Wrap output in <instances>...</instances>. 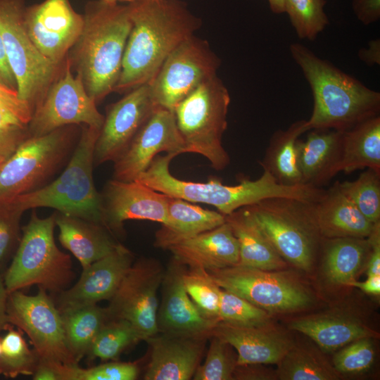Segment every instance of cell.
Returning <instances> with one entry per match:
<instances>
[{
  "mask_svg": "<svg viewBox=\"0 0 380 380\" xmlns=\"http://www.w3.org/2000/svg\"><path fill=\"white\" fill-rule=\"evenodd\" d=\"M99 131L82 125L73 153L60 175L35 191L11 199L23 211L51 208L103 225L101 196L93 178L94 153Z\"/></svg>",
  "mask_w": 380,
  "mask_h": 380,
  "instance_id": "277c9868",
  "label": "cell"
},
{
  "mask_svg": "<svg viewBox=\"0 0 380 380\" xmlns=\"http://www.w3.org/2000/svg\"><path fill=\"white\" fill-rule=\"evenodd\" d=\"M173 258L188 267L206 270L234 266L239 262V243L230 226H220L169 245Z\"/></svg>",
  "mask_w": 380,
  "mask_h": 380,
  "instance_id": "603a6c76",
  "label": "cell"
},
{
  "mask_svg": "<svg viewBox=\"0 0 380 380\" xmlns=\"http://www.w3.org/2000/svg\"><path fill=\"white\" fill-rule=\"evenodd\" d=\"M109 4H117L118 2H127L128 4L134 2L136 0H101Z\"/></svg>",
  "mask_w": 380,
  "mask_h": 380,
  "instance_id": "11a10c76",
  "label": "cell"
},
{
  "mask_svg": "<svg viewBox=\"0 0 380 380\" xmlns=\"http://www.w3.org/2000/svg\"><path fill=\"white\" fill-rule=\"evenodd\" d=\"M364 168L380 174L379 115L343 132L336 174L340 172L350 173Z\"/></svg>",
  "mask_w": 380,
  "mask_h": 380,
  "instance_id": "f546056e",
  "label": "cell"
},
{
  "mask_svg": "<svg viewBox=\"0 0 380 380\" xmlns=\"http://www.w3.org/2000/svg\"><path fill=\"white\" fill-rule=\"evenodd\" d=\"M164 273L156 260L133 262L105 308L108 319L128 322L141 340L158 334V291Z\"/></svg>",
  "mask_w": 380,
  "mask_h": 380,
  "instance_id": "7c38bea8",
  "label": "cell"
},
{
  "mask_svg": "<svg viewBox=\"0 0 380 380\" xmlns=\"http://www.w3.org/2000/svg\"><path fill=\"white\" fill-rule=\"evenodd\" d=\"M360 61L368 66L380 64V40L372 39L369 42L367 48H362L358 51Z\"/></svg>",
  "mask_w": 380,
  "mask_h": 380,
  "instance_id": "681fc988",
  "label": "cell"
},
{
  "mask_svg": "<svg viewBox=\"0 0 380 380\" xmlns=\"http://www.w3.org/2000/svg\"><path fill=\"white\" fill-rule=\"evenodd\" d=\"M83 17L82 30L68 56L97 103L113 91L120 76L132 27L129 6L90 1Z\"/></svg>",
  "mask_w": 380,
  "mask_h": 380,
  "instance_id": "7a4b0ae2",
  "label": "cell"
},
{
  "mask_svg": "<svg viewBox=\"0 0 380 380\" xmlns=\"http://www.w3.org/2000/svg\"><path fill=\"white\" fill-rule=\"evenodd\" d=\"M277 365L276 376L281 380H336L341 376L319 350L294 343Z\"/></svg>",
  "mask_w": 380,
  "mask_h": 380,
  "instance_id": "d6a6232c",
  "label": "cell"
},
{
  "mask_svg": "<svg viewBox=\"0 0 380 380\" xmlns=\"http://www.w3.org/2000/svg\"><path fill=\"white\" fill-rule=\"evenodd\" d=\"M218 316L220 321L238 326H257L271 322L270 312L222 289Z\"/></svg>",
  "mask_w": 380,
  "mask_h": 380,
  "instance_id": "b9f144b4",
  "label": "cell"
},
{
  "mask_svg": "<svg viewBox=\"0 0 380 380\" xmlns=\"http://www.w3.org/2000/svg\"><path fill=\"white\" fill-rule=\"evenodd\" d=\"M65 59L62 74L54 79L33 111L30 137L46 134L68 125L102 127L104 116L87 94L80 77L73 75L68 56Z\"/></svg>",
  "mask_w": 380,
  "mask_h": 380,
  "instance_id": "5bb4252c",
  "label": "cell"
},
{
  "mask_svg": "<svg viewBox=\"0 0 380 380\" xmlns=\"http://www.w3.org/2000/svg\"><path fill=\"white\" fill-rule=\"evenodd\" d=\"M271 11L274 14H281L284 13L285 0H267Z\"/></svg>",
  "mask_w": 380,
  "mask_h": 380,
  "instance_id": "db71d44e",
  "label": "cell"
},
{
  "mask_svg": "<svg viewBox=\"0 0 380 380\" xmlns=\"http://www.w3.org/2000/svg\"><path fill=\"white\" fill-rule=\"evenodd\" d=\"M1 340H2V337L0 336V355L1 353Z\"/></svg>",
  "mask_w": 380,
  "mask_h": 380,
  "instance_id": "9f6ffc18",
  "label": "cell"
},
{
  "mask_svg": "<svg viewBox=\"0 0 380 380\" xmlns=\"http://www.w3.org/2000/svg\"><path fill=\"white\" fill-rule=\"evenodd\" d=\"M353 11L365 25H369L380 18V0H352Z\"/></svg>",
  "mask_w": 380,
  "mask_h": 380,
  "instance_id": "bcb514c9",
  "label": "cell"
},
{
  "mask_svg": "<svg viewBox=\"0 0 380 380\" xmlns=\"http://www.w3.org/2000/svg\"><path fill=\"white\" fill-rule=\"evenodd\" d=\"M314 203L271 198L245 207L287 263L310 271L324 239L316 224Z\"/></svg>",
  "mask_w": 380,
  "mask_h": 380,
  "instance_id": "52a82bcc",
  "label": "cell"
},
{
  "mask_svg": "<svg viewBox=\"0 0 380 380\" xmlns=\"http://www.w3.org/2000/svg\"><path fill=\"white\" fill-rule=\"evenodd\" d=\"M225 222V215L220 212L169 196L166 221L156 233L155 246L165 249L175 242L215 229Z\"/></svg>",
  "mask_w": 380,
  "mask_h": 380,
  "instance_id": "83f0119b",
  "label": "cell"
},
{
  "mask_svg": "<svg viewBox=\"0 0 380 380\" xmlns=\"http://www.w3.org/2000/svg\"><path fill=\"white\" fill-rule=\"evenodd\" d=\"M9 323L25 332L39 359L63 364H77L67 343L61 314L39 287L28 296L20 291L8 293Z\"/></svg>",
  "mask_w": 380,
  "mask_h": 380,
  "instance_id": "8fae6325",
  "label": "cell"
},
{
  "mask_svg": "<svg viewBox=\"0 0 380 380\" xmlns=\"http://www.w3.org/2000/svg\"><path fill=\"white\" fill-rule=\"evenodd\" d=\"M291 329L310 337L322 351H335L360 338L377 336V333L356 317L336 312H322L297 317Z\"/></svg>",
  "mask_w": 380,
  "mask_h": 380,
  "instance_id": "484cf974",
  "label": "cell"
},
{
  "mask_svg": "<svg viewBox=\"0 0 380 380\" xmlns=\"http://www.w3.org/2000/svg\"><path fill=\"white\" fill-rule=\"evenodd\" d=\"M184 289L201 314L205 318L220 322V287L206 270L186 266L182 274Z\"/></svg>",
  "mask_w": 380,
  "mask_h": 380,
  "instance_id": "74e56055",
  "label": "cell"
},
{
  "mask_svg": "<svg viewBox=\"0 0 380 380\" xmlns=\"http://www.w3.org/2000/svg\"><path fill=\"white\" fill-rule=\"evenodd\" d=\"M326 0H285L284 13L301 39L314 40L329 25Z\"/></svg>",
  "mask_w": 380,
  "mask_h": 380,
  "instance_id": "ab89813d",
  "label": "cell"
},
{
  "mask_svg": "<svg viewBox=\"0 0 380 380\" xmlns=\"http://www.w3.org/2000/svg\"><path fill=\"white\" fill-rule=\"evenodd\" d=\"M61 314L68 346L78 362L88 353L98 332L108 320L106 310L93 305Z\"/></svg>",
  "mask_w": 380,
  "mask_h": 380,
  "instance_id": "836d02e7",
  "label": "cell"
},
{
  "mask_svg": "<svg viewBox=\"0 0 380 380\" xmlns=\"http://www.w3.org/2000/svg\"><path fill=\"white\" fill-rule=\"evenodd\" d=\"M32 110L17 89L0 83V133L20 144L30 137Z\"/></svg>",
  "mask_w": 380,
  "mask_h": 380,
  "instance_id": "e575fe53",
  "label": "cell"
},
{
  "mask_svg": "<svg viewBox=\"0 0 380 380\" xmlns=\"http://www.w3.org/2000/svg\"><path fill=\"white\" fill-rule=\"evenodd\" d=\"M229 103V93L215 75L200 83L172 111L186 153L203 156L216 170L230 163L222 144Z\"/></svg>",
  "mask_w": 380,
  "mask_h": 380,
  "instance_id": "8992f818",
  "label": "cell"
},
{
  "mask_svg": "<svg viewBox=\"0 0 380 380\" xmlns=\"http://www.w3.org/2000/svg\"><path fill=\"white\" fill-rule=\"evenodd\" d=\"M19 145L15 141L0 133V163L8 158Z\"/></svg>",
  "mask_w": 380,
  "mask_h": 380,
  "instance_id": "f5cc1de1",
  "label": "cell"
},
{
  "mask_svg": "<svg viewBox=\"0 0 380 380\" xmlns=\"http://www.w3.org/2000/svg\"><path fill=\"white\" fill-rule=\"evenodd\" d=\"M139 341V335L128 322L108 319L94 339L88 354L91 358L115 360L126 348Z\"/></svg>",
  "mask_w": 380,
  "mask_h": 380,
  "instance_id": "f35d334b",
  "label": "cell"
},
{
  "mask_svg": "<svg viewBox=\"0 0 380 380\" xmlns=\"http://www.w3.org/2000/svg\"><path fill=\"white\" fill-rule=\"evenodd\" d=\"M220 64L205 42L189 37L169 54L148 83L154 103L173 111L200 83L216 75Z\"/></svg>",
  "mask_w": 380,
  "mask_h": 380,
  "instance_id": "4fadbf2b",
  "label": "cell"
},
{
  "mask_svg": "<svg viewBox=\"0 0 380 380\" xmlns=\"http://www.w3.org/2000/svg\"><path fill=\"white\" fill-rule=\"evenodd\" d=\"M158 107L148 83L132 89L110 105L96 141L94 166L114 163Z\"/></svg>",
  "mask_w": 380,
  "mask_h": 380,
  "instance_id": "2e32d148",
  "label": "cell"
},
{
  "mask_svg": "<svg viewBox=\"0 0 380 380\" xmlns=\"http://www.w3.org/2000/svg\"><path fill=\"white\" fill-rule=\"evenodd\" d=\"M314 214L324 239L367 238L376 224L368 220L341 191L338 181L314 203Z\"/></svg>",
  "mask_w": 380,
  "mask_h": 380,
  "instance_id": "cb8c5ba5",
  "label": "cell"
},
{
  "mask_svg": "<svg viewBox=\"0 0 380 380\" xmlns=\"http://www.w3.org/2000/svg\"><path fill=\"white\" fill-rule=\"evenodd\" d=\"M306 132L305 120H301L292 123L286 129H279L272 134L260 164L280 184H302L297 163L296 142Z\"/></svg>",
  "mask_w": 380,
  "mask_h": 380,
  "instance_id": "1f68e13d",
  "label": "cell"
},
{
  "mask_svg": "<svg viewBox=\"0 0 380 380\" xmlns=\"http://www.w3.org/2000/svg\"><path fill=\"white\" fill-rule=\"evenodd\" d=\"M0 83L17 89V82L11 70L0 37Z\"/></svg>",
  "mask_w": 380,
  "mask_h": 380,
  "instance_id": "c3c4849f",
  "label": "cell"
},
{
  "mask_svg": "<svg viewBox=\"0 0 380 380\" xmlns=\"http://www.w3.org/2000/svg\"><path fill=\"white\" fill-rule=\"evenodd\" d=\"M138 374L136 362H110L87 369L73 364L69 367L68 380H134Z\"/></svg>",
  "mask_w": 380,
  "mask_h": 380,
  "instance_id": "f6af8a7d",
  "label": "cell"
},
{
  "mask_svg": "<svg viewBox=\"0 0 380 380\" xmlns=\"http://www.w3.org/2000/svg\"><path fill=\"white\" fill-rule=\"evenodd\" d=\"M347 286L356 287L361 289L362 291L372 294L379 295L380 293V275L379 276H368L367 279L364 281H353L349 283Z\"/></svg>",
  "mask_w": 380,
  "mask_h": 380,
  "instance_id": "816d5d0a",
  "label": "cell"
},
{
  "mask_svg": "<svg viewBox=\"0 0 380 380\" xmlns=\"http://www.w3.org/2000/svg\"><path fill=\"white\" fill-rule=\"evenodd\" d=\"M1 340L0 374L15 378L20 374L33 375L39 362L34 350H31L19 329L11 326Z\"/></svg>",
  "mask_w": 380,
  "mask_h": 380,
  "instance_id": "d590c367",
  "label": "cell"
},
{
  "mask_svg": "<svg viewBox=\"0 0 380 380\" xmlns=\"http://www.w3.org/2000/svg\"><path fill=\"white\" fill-rule=\"evenodd\" d=\"M8 292L6 291L4 274L0 273V332L6 331L11 325L6 311Z\"/></svg>",
  "mask_w": 380,
  "mask_h": 380,
  "instance_id": "f907efd6",
  "label": "cell"
},
{
  "mask_svg": "<svg viewBox=\"0 0 380 380\" xmlns=\"http://www.w3.org/2000/svg\"><path fill=\"white\" fill-rule=\"evenodd\" d=\"M25 0H0V37L20 99L32 113L56 77L59 66L45 58L32 42L25 25Z\"/></svg>",
  "mask_w": 380,
  "mask_h": 380,
  "instance_id": "9c48e42d",
  "label": "cell"
},
{
  "mask_svg": "<svg viewBox=\"0 0 380 380\" xmlns=\"http://www.w3.org/2000/svg\"><path fill=\"white\" fill-rule=\"evenodd\" d=\"M237 351V365L277 364L293 345L271 322L257 326H238L218 322L210 334Z\"/></svg>",
  "mask_w": 380,
  "mask_h": 380,
  "instance_id": "7402d4cb",
  "label": "cell"
},
{
  "mask_svg": "<svg viewBox=\"0 0 380 380\" xmlns=\"http://www.w3.org/2000/svg\"><path fill=\"white\" fill-rule=\"evenodd\" d=\"M104 227L111 233L120 232L127 220H149L163 224L169 196L138 181L113 179L101 193Z\"/></svg>",
  "mask_w": 380,
  "mask_h": 380,
  "instance_id": "ac0fdd59",
  "label": "cell"
},
{
  "mask_svg": "<svg viewBox=\"0 0 380 380\" xmlns=\"http://www.w3.org/2000/svg\"><path fill=\"white\" fill-rule=\"evenodd\" d=\"M23 210L11 199L0 202V273L4 274L19 246Z\"/></svg>",
  "mask_w": 380,
  "mask_h": 380,
  "instance_id": "7bdbcfd3",
  "label": "cell"
},
{
  "mask_svg": "<svg viewBox=\"0 0 380 380\" xmlns=\"http://www.w3.org/2000/svg\"><path fill=\"white\" fill-rule=\"evenodd\" d=\"M210 342L207 356L194 373V380H232L237 365L232 346L215 336Z\"/></svg>",
  "mask_w": 380,
  "mask_h": 380,
  "instance_id": "60d3db41",
  "label": "cell"
},
{
  "mask_svg": "<svg viewBox=\"0 0 380 380\" xmlns=\"http://www.w3.org/2000/svg\"><path fill=\"white\" fill-rule=\"evenodd\" d=\"M75 125L29 137L0 163V202L35 191L67 165L79 140Z\"/></svg>",
  "mask_w": 380,
  "mask_h": 380,
  "instance_id": "ba28073f",
  "label": "cell"
},
{
  "mask_svg": "<svg viewBox=\"0 0 380 380\" xmlns=\"http://www.w3.org/2000/svg\"><path fill=\"white\" fill-rule=\"evenodd\" d=\"M128 4L132 27L113 90L118 93L150 82L169 54L201 25L179 0H136Z\"/></svg>",
  "mask_w": 380,
  "mask_h": 380,
  "instance_id": "6da1fadb",
  "label": "cell"
},
{
  "mask_svg": "<svg viewBox=\"0 0 380 380\" xmlns=\"http://www.w3.org/2000/svg\"><path fill=\"white\" fill-rule=\"evenodd\" d=\"M161 152L177 156L186 153L172 111L158 107L114 162L113 179L137 180Z\"/></svg>",
  "mask_w": 380,
  "mask_h": 380,
  "instance_id": "e0dca14e",
  "label": "cell"
},
{
  "mask_svg": "<svg viewBox=\"0 0 380 380\" xmlns=\"http://www.w3.org/2000/svg\"><path fill=\"white\" fill-rule=\"evenodd\" d=\"M338 186L368 220L380 222V174L367 169L354 181H338Z\"/></svg>",
  "mask_w": 380,
  "mask_h": 380,
  "instance_id": "8d00e7d4",
  "label": "cell"
},
{
  "mask_svg": "<svg viewBox=\"0 0 380 380\" xmlns=\"http://www.w3.org/2000/svg\"><path fill=\"white\" fill-rule=\"evenodd\" d=\"M186 267L172 258L165 270L162 298L157 312L158 331L163 334L210 337L218 322L204 317L187 294L182 274Z\"/></svg>",
  "mask_w": 380,
  "mask_h": 380,
  "instance_id": "ffe728a7",
  "label": "cell"
},
{
  "mask_svg": "<svg viewBox=\"0 0 380 380\" xmlns=\"http://www.w3.org/2000/svg\"><path fill=\"white\" fill-rule=\"evenodd\" d=\"M322 269L332 284L346 286L365 265L369 251L367 238L323 239Z\"/></svg>",
  "mask_w": 380,
  "mask_h": 380,
  "instance_id": "4dcf8cb0",
  "label": "cell"
},
{
  "mask_svg": "<svg viewBox=\"0 0 380 380\" xmlns=\"http://www.w3.org/2000/svg\"><path fill=\"white\" fill-rule=\"evenodd\" d=\"M25 25L39 52L60 66L80 37L83 14L77 13L70 0H44L26 6Z\"/></svg>",
  "mask_w": 380,
  "mask_h": 380,
  "instance_id": "9a60e30c",
  "label": "cell"
},
{
  "mask_svg": "<svg viewBox=\"0 0 380 380\" xmlns=\"http://www.w3.org/2000/svg\"><path fill=\"white\" fill-rule=\"evenodd\" d=\"M290 53L308 81L313 96L311 117L306 131H347L379 115L380 93L342 71L328 60L318 57L300 43L289 46Z\"/></svg>",
  "mask_w": 380,
  "mask_h": 380,
  "instance_id": "3957f363",
  "label": "cell"
},
{
  "mask_svg": "<svg viewBox=\"0 0 380 380\" xmlns=\"http://www.w3.org/2000/svg\"><path fill=\"white\" fill-rule=\"evenodd\" d=\"M239 247L238 265L264 270L286 269L288 263L279 255L246 207L225 215Z\"/></svg>",
  "mask_w": 380,
  "mask_h": 380,
  "instance_id": "f1b7e54d",
  "label": "cell"
},
{
  "mask_svg": "<svg viewBox=\"0 0 380 380\" xmlns=\"http://www.w3.org/2000/svg\"><path fill=\"white\" fill-rule=\"evenodd\" d=\"M207 272L221 289L270 314L298 311L312 303L308 288L291 271L264 270L236 265Z\"/></svg>",
  "mask_w": 380,
  "mask_h": 380,
  "instance_id": "30bf717a",
  "label": "cell"
},
{
  "mask_svg": "<svg viewBox=\"0 0 380 380\" xmlns=\"http://www.w3.org/2000/svg\"><path fill=\"white\" fill-rule=\"evenodd\" d=\"M133 262L132 253L119 243L109 254L83 269L73 286L58 293L55 305L60 313L109 300Z\"/></svg>",
  "mask_w": 380,
  "mask_h": 380,
  "instance_id": "d6986e66",
  "label": "cell"
},
{
  "mask_svg": "<svg viewBox=\"0 0 380 380\" xmlns=\"http://www.w3.org/2000/svg\"><path fill=\"white\" fill-rule=\"evenodd\" d=\"M374 360V349L370 338L355 340L339 350L333 359V366L339 374H360L367 371Z\"/></svg>",
  "mask_w": 380,
  "mask_h": 380,
  "instance_id": "ee69618b",
  "label": "cell"
},
{
  "mask_svg": "<svg viewBox=\"0 0 380 380\" xmlns=\"http://www.w3.org/2000/svg\"><path fill=\"white\" fill-rule=\"evenodd\" d=\"M55 212L60 243L79 260L82 269L109 254L119 244L103 225Z\"/></svg>",
  "mask_w": 380,
  "mask_h": 380,
  "instance_id": "4316f807",
  "label": "cell"
},
{
  "mask_svg": "<svg viewBox=\"0 0 380 380\" xmlns=\"http://www.w3.org/2000/svg\"><path fill=\"white\" fill-rule=\"evenodd\" d=\"M206 336L163 334L146 340L151 349L145 380H189L194 375L205 350Z\"/></svg>",
  "mask_w": 380,
  "mask_h": 380,
  "instance_id": "44dd1931",
  "label": "cell"
},
{
  "mask_svg": "<svg viewBox=\"0 0 380 380\" xmlns=\"http://www.w3.org/2000/svg\"><path fill=\"white\" fill-rule=\"evenodd\" d=\"M305 141L297 140V163L301 182L321 187L336 175L342 131L311 129Z\"/></svg>",
  "mask_w": 380,
  "mask_h": 380,
  "instance_id": "d4e9b609",
  "label": "cell"
},
{
  "mask_svg": "<svg viewBox=\"0 0 380 380\" xmlns=\"http://www.w3.org/2000/svg\"><path fill=\"white\" fill-rule=\"evenodd\" d=\"M56 212L42 218L34 210L22 227L19 246L4 274L8 293L37 284L51 293L68 289L75 274L70 256L54 239Z\"/></svg>",
  "mask_w": 380,
  "mask_h": 380,
  "instance_id": "5b68a950",
  "label": "cell"
},
{
  "mask_svg": "<svg viewBox=\"0 0 380 380\" xmlns=\"http://www.w3.org/2000/svg\"><path fill=\"white\" fill-rule=\"evenodd\" d=\"M273 375L261 364L236 365L234 379H271Z\"/></svg>",
  "mask_w": 380,
  "mask_h": 380,
  "instance_id": "7dc6e473",
  "label": "cell"
}]
</instances>
